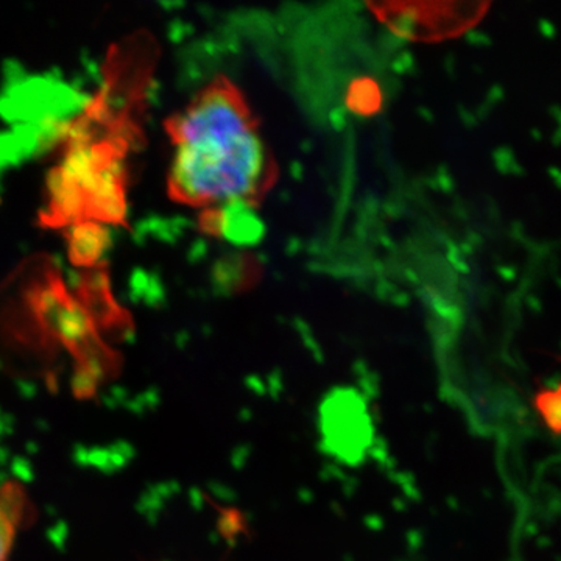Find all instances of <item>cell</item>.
<instances>
[{"mask_svg":"<svg viewBox=\"0 0 561 561\" xmlns=\"http://www.w3.org/2000/svg\"><path fill=\"white\" fill-rule=\"evenodd\" d=\"M245 205H225L205 209L202 228L209 234L221 236L234 243H253L260 239L261 221Z\"/></svg>","mask_w":561,"mask_h":561,"instance_id":"7a4b0ae2","label":"cell"},{"mask_svg":"<svg viewBox=\"0 0 561 561\" xmlns=\"http://www.w3.org/2000/svg\"><path fill=\"white\" fill-rule=\"evenodd\" d=\"M27 505V494L20 483L7 482L0 486V561L9 560L13 551Z\"/></svg>","mask_w":561,"mask_h":561,"instance_id":"3957f363","label":"cell"},{"mask_svg":"<svg viewBox=\"0 0 561 561\" xmlns=\"http://www.w3.org/2000/svg\"><path fill=\"white\" fill-rule=\"evenodd\" d=\"M534 409L546 430L552 435H561V382L538 390L534 397Z\"/></svg>","mask_w":561,"mask_h":561,"instance_id":"277c9868","label":"cell"},{"mask_svg":"<svg viewBox=\"0 0 561 561\" xmlns=\"http://www.w3.org/2000/svg\"><path fill=\"white\" fill-rule=\"evenodd\" d=\"M173 157L168 190L191 208H257L278 180L249 101L228 77H217L165 122Z\"/></svg>","mask_w":561,"mask_h":561,"instance_id":"6da1fadb","label":"cell"},{"mask_svg":"<svg viewBox=\"0 0 561 561\" xmlns=\"http://www.w3.org/2000/svg\"><path fill=\"white\" fill-rule=\"evenodd\" d=\"M350 105L359 113H373L381 105V94L371 80H359L353 84Z\"/></svg>","mask_w":561,"mask_h":561,"instance_id":"5b68a950","label":"cell"}]
</instances>
